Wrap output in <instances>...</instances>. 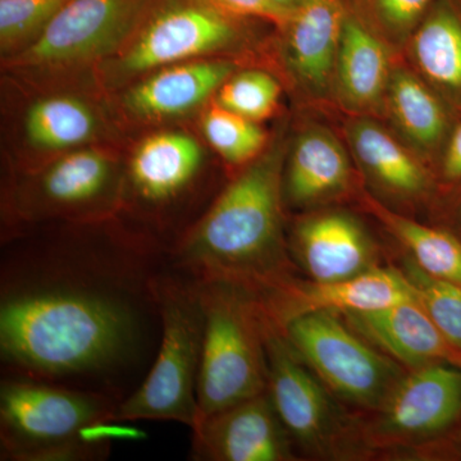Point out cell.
Masks as SVG:
<instances>
[{"mask_svg":"<svg viewBox=\"0 0 461 461\" xmlns=\"http://www.w3.org/2000/svg\"><path fill=\"white\" fill-rule=\"evenodd\" d=\"M400 56L348 7L336 62L333 109L342 115L381 120L391 74Z\"/></svg>","mask_w":461,"mask_h":461,"instance_id":"17","label":"cell"},{"mask_svg":"<svg viewBox=\"0 0 461 461\" xmlns=\"http://www.w3.org/2000/svg\"><path fill=\"white\" fill-rule=\"evenodd\" d=\"M357 203L408 251L421 271L461 287V239L456 233L442 224H424L393 211L366 189Z\"/></svg>","mask_w":461,"mask_h":461,"instance_id":"24","label":"cell"},{"mask_svg":"<svg viewBox=\"0 0 461 461\" xmlns=\"http://www.w3.org/2000/svg\"><path fill=\"white\" fill-rule=\"evenodd\" d=\"M402 56L460 118L461 0H433Z\"/></svg>","mask_w":461,"mask_h":461,"instance_id":"22","label":"cell"},{"mask_svg":"<svg viewBox=\"0 0 461 461\" xmlns=\"http://www.w3.org/2000/svg\"><path fill=\"white\" fill-rule=\"evenodd\" d=\"M412 297L400 269L378 266L341 281H299L293 277L260 302L272 323L282 330L288 321L315 312L345 314L375 311Z\"/></svg>","mask_w":461,"mask_h":461,"instance_id":"16","label":"cell"},{"mask_svg":"<svg viewBox=\"0 0 461 461\" xmlns=\"http://www.w3.org/2000/svg\"><path fill=\"white\" fill-rule=\"evenodd\" d=\"M191 432V456L195 460H295L293 441L268 391L202 418Z\"/></svg>","mask_w":461,"mask_h":461,"instance_id":"15","label":"cell"},{"mask_svg":"<svg viewBox=\"0 0 461 461\" xmlns=\"http://www.w3.org/2000/svg\"><path fill=\"white\" fill-rule=\"evenodd\" d=\"M281 330L321 384L360 411L378 409L405 373L335 312L302 315Z\"/></svg>","mask_w":461,"mask_h":461,"instance_id":"7","label":"cell"},{"mask_svg":"<svg viewBox=\"0 0 461 461\" xmlns=\"http://www.w3.org/2000/svg\"><path fill=\"white\" fill-rule=\"evenodd\" d=\"M373 412L363 423L369 450L406 447L447 435L461 420V368L436 363L411 369Z\"/></svg>","mask_w":461,"mask_h":461,"instance_id":"9","label":"cell"},{"mask_svg":"<svg viewBox=\"0 0 461 461\" xmlns=\"http://www.w3.org/2000/svg\"><path fill=\"white\" fill-rule=\"evenodd\" d=\"M114 397L5 375L0 386L2 460L69 461L107 456Z\"/></svg>","mask_w":461,"mask_h":461,"instance_id":"3","label":"cell"},{"mask_svg":"<svg viewBox=\"0 0 461 461\" xmlns=\"http://www.w3.org/2000/svg\"><path fill=\"white\" fill-rule=\"evenodd\" d=\"M282 190L300 214L357 202L364 185L339 130L318 120L302 124L288 141Z\"/></svg>","mask_w":461,"mask_h":461,"instance_id":"13","label":"cell"},{"mask_svg":"<svg viewBox=\"0 0 461 461\" xmlns=\"http://www.w3.org/2000/svg\"><path fill=\"white\" fill-rule=\"evenodd\" d=\"M68 0H0V42L9 50L36 38Z\"/></svg>","mask_w":461,"mask_h":461,"instance_id":"30","label":"cell"},{"mask_svg":"<svg viewBox=\"0 0 461 461\" xmlns=\"http://www.w3.org/2000/svg\"><path fill=\"white\" fill-rule=\"evenodd\" d=\"M339 132L353 156L364 189L378 202L408 215L418 209L435 211L439 199L435 169L384 121L344 115Z\"/></svg>","mask_w":461,"mask_h":461,"instance_id":"10","label":"cell"},{"mask_svg":"<svg viewBox=\"0 0 461 461\" xmlns=\"http://www.w3.org/2000/svg\"><path fill=\"white\" fill-rule=\"evenodd\" d=\"M236 71V63L227 59L191 60L167 66L131 87L124 95V105L147 120L185 114L217 94Z\"/></svg>","mask_w":461,"mask_h":461,"instance_id":"23","label":"cell"},{"mask_svg":"<svg viewBox=\"0 0 461 461\" xmlns=\"http://www.w3.org/2000/svg\"><path fill=\"white\" fill-rule=\"evenodd\" d=\"M282 81L266 69H241L230 76L215 94V103L233 113L262 122L280 107Z\"/></svg>","mask_w":461,"mask_h":461,"instance_id":"29","label":"cell"},{"mask_svg":"<svg viewBox=\"0 0 461 461\" xmlns=\"http://www.w3.org/2000/svg\"><path fill=\"white\" fill-rule=\"evenodd\" d=\"M269 2H271L273 7L280 12L282 17L286 20L288 14L295 11L296 8H299L300 5H304L306 0H269Z\"/></svg>","mask_w":461,"mask_h":461,"instance_id":"34","label":"cell"},{"mask_svg":"<svg viewBox=\"0 0 461 461\" xmlns=\"http://www.w3.org/2000/svg\"><path fill=\"white\" fill-rule=\"evenodd\" d=\"M433 213L439 223L453 230L461 239V185L439 198Z\"/></svg>","mask_w":461,"mask_h":461,"instance_id":"33","label":"cell"},{"mask_svg":"<svg viewBox=\"0 0 461 461\" xmlns=\"http://www.w3.org/2000/svg\"><path fill=\"white\" fill-rule=\"evenodd\" d=\"M209 2L230 16L245 18V20L267 21L275 26L281 25L285 21L280 12L273 7L269 0H209Z\"/></svg>","mask_w":461,"mask_h":461,"instance_id":"32","label":"cell"},{"mask_svg":"<svg viewBox=\"0 0 461 461\" xmlns=\"http://www.w3.org/2000/svg\"><path fill=\"white\" fill-rule=\"evenodd\" d=\"M196 282L205 315L198 381L202 420L267 393L271 321L253 294L218 282Z\"/></svg>","mask_w":461,"mask_h":461,"instance_id":"5","label":"cell"},{"mask_svg":"<svg viewBox=\"0 0 461 461\" xmlns=\"http://www.w3.org/2000/svg\"><path fill=\"white\" fill-rule=\"evenodd\" d=\"M114 166L98 150H76L45 168L30 187L32 208L75 215L100 212L113 202Z\"/></svg>","mask_w":461,"mask_h":461,"instance_id":"21","label":"cell"},{"mask_svg":"<svg viewBox=\"0 0 461 461\" xmlns=\"http://www.w3.org/2000/svg\"><path fill=\"white\" fill-rule=\"evenodd\" d=\"M288 249L312 281L348 280L378 267V248L371 232L342 205L300 214Z\"/></svg>","mask_w":461,"mask_h":461,"instance_id":"14","label":"cell"},{"mask_svg":"<svg viewBox=\"0 0 461 461\" xmlns=\"http://www.w3.org/2000/svg\"><path fill=\"white\" fill-rule=\"evenodd\" d=\"M287 147L280 138L244 167L167 253L172 267L195 281L230 285L258 299L293 278L282 190Z\"/></svg>","mask_w":461,"mask_h":461,"instance_id":"2","label":"cell"},{"mask_svg":"<svg viewBox=\"0 0 461 461\" xmlns=\"http://www.w3.org/2000/svg\"><path fill=\"white\" fill-rule=\"evenodd\" d=\"M144 18L140 33L118 62L124 74L235 50L250 39V20L230 16L209 0H160Z\"/></svg>","mask_w":461,"mask_h":461,"instance_id":"8","label":"cell"},{"mask_svg":"<svg viewBox=\"0 0 461 461\" xmlns=\"http://www.w3.org/2000/svg\"><path fill=\"white\" fill-rule=\"evenodd\" d=\"M400 271L405 276L414 299L423 306L448 344L461 354V287L421 271L409 256L403 259Z\"/></svg>","mask_w":461,"mask_h":461,"instance_id":"27","label":"cell"},{"mask_svg":"<svg viewBox=\"0 0 461 461\" xmlns=\"http://www.w3.org/2000/svg\"><path fill=\"white\" fill-rule=\"evenodd\" d=\"M268 395L293 444L323 459H348L369 450L363 423L346 415L335 395L300 359L284 332H267Z\"/></svg>","mask_w":461,"mask_h":461,"instance_id":"6","label":"cell"},{"mask_svg":"<svg viewBox=\"0 0 461 461\" xmlns=\"http://www.w3.org/2000/svg\"><path fill=\"white\" fill-rule=\"evenodd\" d=\"M341 315L355 332L408 371L436 363L461 368V354L448 344L414 297L375 311Z\"/></svg>","mask_w":461,"mask_h":461,"instance_id":"19","label":"cell"},{"mask_svg":"<svg viewBox=\"0 0 461 461\" xmlns=\"http://www.w3.org/2000/svg\"><path fill=\"white\" fill-rule=\"evenodd\" d=\"M206 141L233 167H247L269 147V136L259 122L233 113L214 103L203 117Z\"/></svg>","mask_w":461,"mask_h":461,"instance_id":"26","label":"cell"},{"mask_svg":"<svg viewBox=\"0 0 461 461\" xmlns=\"http://www.w3.org/2000/svg\"><path fill=\"white\" fill-rule=\"evenodd\" d=\"M151 0H68L14 66L71 65L115 50L144 18Z\"/></svg>","mask_w":461,"mask_h":461,"instance_id":"12","label":"cell"},{"mask_svg":"<svg viewBox=\"0 0 461 461\" xmlns=\"http://www.w3.org/2000/svg\"><path fill=\"white\" fill-rule=\"evenodd\" d=\"M439 198L461 185V117L455 124L444 154L437 166Z\"/></svg>","mask_w":461,"mask_h":461,"instance_id":"31","label":"cell"},{"mask_svg":"<svg viewBox=\"0 0 461 461\" xmlns=\"http://www.w3.org/2000/svg\"><path fill=\"white\" fill-rule=\"evenodd\" d=\"M457 120L459 117L436 90L402 56L397 58L381 121L435 171Z\"/></svg>","mask_w":461,"mask_h":461,"instance_id":"18","label":"cell"},{"mask_svg":"<svg viewBox=\"0 0 461 461\" xmlns=\"http://www.w3.org/2000/svg\"><path fill=\"white\" fill-rule=\"evenodd\" d=\"M203 160V149L186 133L162 132L145 139L129 167L133 200L162 211L193 189Z\"/></svg>","mask_w":461,"mask_h":461,"instance_id":"20","label":"cell"},{"mask_svg":"<svg viewBox=\"0 0 461 461\" xmlns=\"http://www.w3.org/2000/svg\"><path fill=\"white\" fill-rule=\"evenodd\" d=\"M167 260L148 240L7 254L0 280L5 375L122 402L131 393L129 377L156 357V280Z\"/></svg>","mask_w":461,"mask_h":461,"instance_id":"1","label":"cell"},{"mask_svg":"<svg viewBox=\"0 0 461 461\" xmlns=\"http://www.w3.org/2000/svg\"><path fill=\"white\" fill-rule=\"evenodd\" d=\"M160 336L156 357L139 387L118 405L115 421L199 420L198 381L205 315L198 282L167 262L157 276Z\"/></svg>","mask_w":461,"mask_h":461,"instance_id":"4","label":"cell"},{"mask_svg":"<svg viewBox=\"0 0 461 461\" xmlns=\"http://www.w3.org/2000/svg\"><path fill=\"white\" fill-rule=\"evenodd\" d=\"M346 16V0H306L276 26L281 72L302 107L335 112L333 83Z\"/></svg>","mask_w":461,"mask_h":461,"instance_id":"11","label":"cell"},{"mask_svg":"<svg viewBox=\"0 0 461 461\" xmlns=\"http://www.w3.org/2000/svg\"><path fill=\"white\" fill-rule=\"evenodd\" d=\"M432 3L433 0H346L351 14L400 54Z\"/></svg>","mask_w":461,"mask_h":461,"instance_id":"28","label":"cell"},{"mask_svg":"<svg viewBox=\"0 0 461 461\" xmlns=\"http://www.w3.org/2000/svg\"><path fill=\"white\" fill-rule=\"evenodd\" d=\"M96 120L91 109L72 96H50L29 109L27 139L41 150H66L93 138Z\"/></svg>","mask_w":461,"mask_h":461,"instance_id":"25","label":"cell"}]
</instances>
